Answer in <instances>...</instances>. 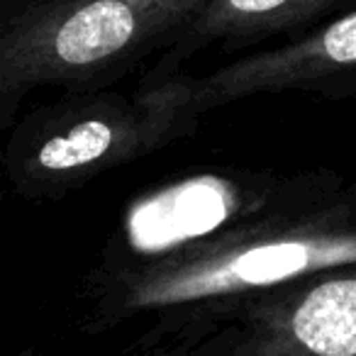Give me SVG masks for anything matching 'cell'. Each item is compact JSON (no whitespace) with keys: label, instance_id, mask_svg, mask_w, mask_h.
Masks as SVG:
<instances>
[{"label":"cell","instance_id":"6da1fadb","mask_svg":"<svg viewBox=\"0 0 356 356\" xmlns=\"http://www.w3.org/2000/svg\"><path fill=\"white\" fill-rule=\"evenodd\" d=\"M208 0H0V108L40 86L86 88L166 51Z\"/></svg>","mask_w":356,"mask_h":356},{"label":"cell","instance_id":"7a4b0ae2","mask_svg":"<svg viewBox=\"0 0 356 356\" xmlns=\"http://www.w3.org/2000/svg\"><path fill=\"white\" fill-rule=\"evenodd\" d=\"M239 298L181 356H356V266Z\"/></svg>","mask_w":356,"mask_h":356},{"label":"cell","instance_id":"3957f363","mask_svg":"<svg viewBox=\"0 0 356 356\" xmlns=\"http://www.w3.org/2000/svg\"><path fill=\"white\" fill-rule=\"evenodd\" d=\"M191 105L203 113L259 93L305 90L325 98L356 95V10L291 40L257 51L200 79H188Z\"/></svg>","mask_w":356,"mask_h":356},{"label":"cell","instance_id":"277c9868","mask_svg":"<svg viewBox=\"0 0 356 356\" xmlns=\"http://www.w3.org/2000/svg\"><path fill=\"white\" fill-rule=\"evenodd\" d=\"M356 264V237H293L239 249L220 261L186 268L176 276L147 281L137 291L144 302H184L203 298L239 296L293 278L310 276L327 266ZM134 300V302H137Z\"/></svg>","mask_w":356,"mask_h":356},{"label":"cell","instance_id":"5b68a950","mask_svg":"<svg viewBox=\"0 0 356 356\" xmlns=\"http://www.w3.org/2000/svg\"><path fill=\"white\" fill-rule=\"evenodd\" d=\"M354 10L356 0H208L156 66L181 71L186 59L210 44L234 51L273 37L298 40Z\"/></svg>","mask_w":356,"mask_h":356},{"label":"cell","instance_id":"8992f818","mask_svg":"<svg viewBox=\"0 0 356 356\" xmlns=\"http://www.w3.org/2000/svg\"><path fill=\"white\" fill-rule=\"evenodd\" d=\"M234 193L215 178H195L137 205L129 215V239L142 252H161L198 239L229 218Z\"/></svg>","mask_w":356,"mask_h":356}]
</instances>
